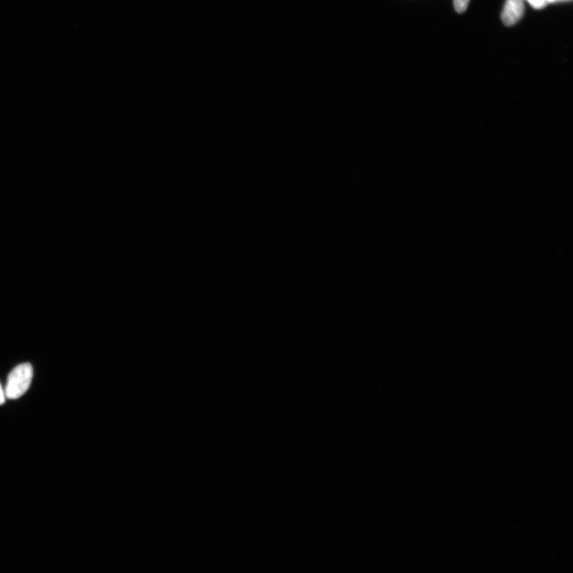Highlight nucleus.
<instances>
[{
    "label": "nucleus",
    "instance_id": "f257e3e1",
    "mask_svg": "<svg viewBox=\"0 0 573 573\" xmlns=\"http://www.w3.org/2000/svg\"><path fill=\"white\" fill-rule=\"evenodd\" d=\"M33 378V368L30 364H21L10 373L5 388L8 399H18L28 391Z\"/></svg>",
    "mask_w": 573,
    "mask_h": 573
},
{
    "label": "nucleus",
    "instance_id": "423d86ee",
    "mask_svg": "<svg viewBox=\"0 0 573 573\" xmlns=\"http://www.w3.org/2000/svg\"><path fill=\"white\" fill-rule=\"evenodd\" d=\"M546 3H555L558 2V0H545Z\"/></svg>",
    "mask_w": 573,
    "mask_h": 573
},
{
    "label": "nucleus",
    "instance_id": "f03ea898",
    "mask_svg": "<svg viewBox=\"0 0 573 573\" xmlns=\"http://www.w3.org/2000/svg\"><path fill=\"white\" fill-rule=\"evenodd\" d=\"M525 12L524 0H507L502 13L505 25L509 26L517 24Z\"/></svg>",
    "mask_w": 573,
    "mask_h": 573
},
{
    "label": "nucleus",
    "instance_id": "39448f33",
    "mask_svg": "<svg viewBox=\"0 0 573 573\" xmlns=\"http://www.w3.org/2000/svg\"><path fill=\"white\" fill-rule=\"evenodd\" d=\"M5 400H6V396H5V392L1 384H0V406H2L5 403Z\"/></svg>",
    "mask_w": 573,
    "mask_h": 573
},
{
    "label": "nucleus",
    "instance_id": "7ed1b4c3",
    "mask_svg": "<svg viewBox=\"0 0 573 573\" xmlns=\"http://www.w3.org/2000/svg\"><path fill=\"white\" fill-rule=\"evenodd\" d=\"M470 0H454V7L457 12L462 13L469 7Z\"/></svg>",
    "mask_w": 573,
    "mask_h": 573
},
{
    "label": "nucleus",
    "instance_id": "20e7f679",
    "mask_svg": "<svg viewBox=\"0 0 573 573\" xmlns=\"http://www.w3.org/2000/svg\"><path fill=\"white\" fill-rule=\"evenodd\" d=\"M527 1L531 4V6L536 9L543 8L547 3L545 0H527Z\"/></svg>",
    "mask_w": 573,
    "mask_h": 573
},
{
    "label": "nucleus",
    "instance_id": "0eeeda50",
    "mask_svg": "<svg viewBox=\"0 0 573 573\" xmlns=\"http://www.w3.org/2000/svg\"><path fill=\"white\" fill-rule=\"evenodd\" d=\"M562 1H570V0H558V2H562Z\"/></svg>",
    "mask_w": 573,
    "mask_h": 573
}]
</instances>
